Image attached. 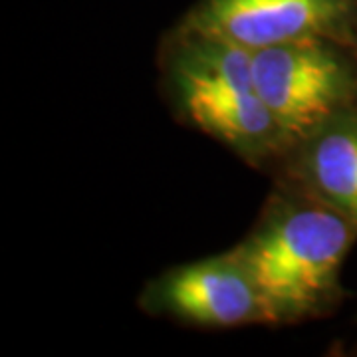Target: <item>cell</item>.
<instances>
[{
	"mask_svg": "<svg viewBox=\"0 0 357 357\" xmlns=\"http://www.w3.org/2000/svg\"><path fill=\"white\" fill-rule=\"evenodd\" d=\"M280 163L282 183L357 227V103L294 143Z\"/></svg>",
	"mask_w": 357,
	"mask_h": 357,
	"instance_id": "cell-6",
	"label": "cell"
},
{
	"mask_svg": "<svg viewBox=\"0 0 357 357\" xmlns=\"http://www.w3.org/2000/svg\"><path fill=\"white\" fill-rule=\"evenodd\" d=\"M246 50L326 38L357 46V0H197L175 26Z\"/></svg>",
	"mask_w": 357,
	"mask_h": 357,
	"instance_id": "cell-4",
	"label": "cell"
},
{
	"mask_svg": "<svg viewBox=\"0 0 357 357\" xmlns=\"http://www.w3.org/2000/svg\"><path fill=\"white\" fill-rule=\"evenodd\" d=\"M354 50H356V54H357V46H356V48H354Z\"/></svg>",
	"mask_w": 357,
	"mask_h": 357,
	"instance_id": "cell-7",
	"label": "cell"
},
{
	"mask_svg": "<svg viewBox=\"0 0 357 357\" xmlns=\"http://www.w3.org/2000/svg\"><path fill=\"white\" fill-rule=\"evenodd\" d=\"M356 241L354 222L280 181L230 252L255 284L268 326H290L340 306L342 268Z\"/></svg>",
	"mask_w": 357,
	"mask_h": 357,
	"instance_id": "cell-1",
	"label": "cell"
},
{
	"mask_svg": "<svg viewBox=\"0 0 357 357\" xmlns=\"http://www.w3.org/2000/svg\"><path fill=\"white\" fill-rule=\"evenodd\" d=\"M256 93L292 147L357 103V54L326 38L252 50Z\"/></svg>",
	"mask_w": 357,
	"mask_h": 357,
	"instance_id": "cell-3",
	"label": "cell"
},
{
	"mask_svg": "<svg viewBox=\"0 0 357 357\" xmlns=\"http://www.w3.org/2000/svg\"><path fill=\"white\" fill-rule=\"evenodd\" d=\"M137 306L151 318L192 328L266 324L255 284L230 250L163 270L145 284Z\"/></svg>",
	"mask_w": 357,
	"mask_h": 357,
	"instance_id": "cell-5",
	"label": "cell"
},
{
	"mask_svg": "<svg viewBox=\"0 0 357 357\" xmlns=\"http://www.w3.org/2000/svg\"><path fill=\"white\" fill-rule=\"evenodd\" d=\"M167 96L185 123L246 163H280L284 131L256 93L252 52L217 36L173 28L161 48Z\"/></svg>",
	"mask_w": 357,
	"mask_h": 357,
	"instance_id": "cell-2",
	"label": "cell"
}]
</instances>
